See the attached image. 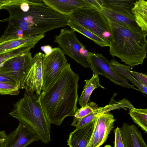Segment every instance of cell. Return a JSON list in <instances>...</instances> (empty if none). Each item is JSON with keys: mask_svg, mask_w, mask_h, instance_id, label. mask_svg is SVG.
I'll return each mask as SVG.
<instances>
[{"mask_svg": "<svg viewBox=\"0 0 147 147\" xmlns=\"http://www.w3.org/2000/svg\"><path fill=\"white\" fill-rule=\"evenodd\" d=\"M20 4L5 9L9 12V16L0 22H8V24L0 37L1 41L44 34L53 29L67 26L69 17L54 11L42 0H30V6Z\"/></svg>", "mask_w": 147, "mask_h": 147, "instance_id": "obj_1", "label": "cell"}, {"mask_svg": "<svg viewBox=\"0 0 147 147\" xmlns=\"http://www.w3.org/2000/svg\"><path fill=\"white\" fill-rule=\"evenodd\" d=\"M79 77L67 63L57 79L39 95L45 116L50 124L60 125L78 109V89Z\"/></svg>", "mask_w": 147, "mask_h": 147, "instance_id": "obj_2", "label": "cell"}, {"mask_svg": "<svg viewBox=\"0 0 147 147\" xmlns=\"http://www.w3.org/2000/svg\"><path fill=\"white\" fill-rule=\"evenodd\" d=\"M106 18L111 33L110 54L119 58L131 69L143 65L146 57L147 33L135 31Z\"/></svg>", "mask_w": 147, "mask_h": 147, "instance_id": "obj_3", "label": "cell"}, {"mask_svg": "<svg viewBox=\"0 0 147 147\" xmlns=\"http://www.w3.org/2000/svg\"><path fill=\"white\" fill-rule=\"evenodd\" d=\"M13 106V110L9 113L10 115L30 125L44 143L51 140L50 124L45 115L39 95L26 90L23 97Z\"/></svg>", "mask_w": 147, "mask_h": 147, "instance_id": "obj_4", "label": "cell"}, {"mask_svg": "<svg viewBox=\"0 0 147 147\" xmlns=\"http://www.w3.org/2000/svg\"><path fill=\"white\" fill-rule=\"evenodd\" d=\"M69 17L110 43L111 33L108 21L98 9L91 6L83 7L76 10Z\"/></svg>", "mask_w": 147, "mask_h": 147, "instance_id": "obj_5", "label": "cell"}, {"mask_svg": "<svg viewBox=\"0 0 147 147\" xmlns=\"http://www.w3.org/2000/svg\"><path fill=\"white\" fill-rule=\"evenodd\" d=\"M75 32L71 29L62 28L59 34L55 36L54 42L58 44L65 54L83 67L90 68L89 51L78 40Z\"/></svg>", "mask_w": 147, "mask_h": 147, "instance_id": "obj_6", "label": "cell"}, {"mask_svg": "<svg viewBox=\"0 0 147 147\" xmlns=\"http://www.w3.org/2000/svg\"><path fill=\"white\" fill-rule=\"evenodd\" d=\"M67 60L62 49L57 47L53 48L48 55H44L42 59L43 83L42 90L47 88L58 78Z\"/></svg>", "mask_w": 147, "mask_h": 147, "instance_id": "obj_7", "label": "cell"}, {"mask_svg": "<svg viewBox=\"0 0 147 147\" xmlns=\"http://www.w3.org/2000/svg\"><path fill=\"white\" fill-rule=\"evenodd\" d=\"M88 60L90 68L93 73L100 74L108 78L116 85H119L127 88H131L140 91L134 85L130 84L128 81L119 76L114 70L112 65L102 54H96L89 52Z\"/></svg>", "mask_w": 147, "mask_h": 147, "instance_id": "obj_8", "label": "cell"}, {"mask_svg": "<svg viewBox=\"0 0 147 147\" xmlns=\"http://www.w3.org/2000/svg\"><path fill=\"white\" fill-rule=\"evenodd\" d=\"M32 58L30 51L11 58L0 65V72L10 76L21 85L30 67Z\"/></svg>", "mask_w": 147, "mask_h": 147, "instance_id": "obj_9", "label": "cell"}, {"mask_svg": "<svg viewBox=\"0 0 147 147\" xmlns=\"http://www.w3.org/2000/svg\"><path fill=\"white\" fill-rule=\"evenodd\" d=\"M44 54L39 52L32 57L30 67L21 84V88L39 95L43 83L42 59Z\"/></svg>", "mask_w": 147, "mask_h": 147, "instance_id": "obj_10", "label": "cell"}, {"mask_svg": "<svg viewBox=\"0 0 147 147\" xmlns=\"http://www.w3.org/2000/svg\"><path fill=\"white\" fill-rule=\"evenodd\" d=\"M38 140L40 139L34 129L25 122L19 121L16 129L7 136L3 147H26Z\"/></svg>", "mask_w": 147, "mask_h": 147, "instance_id": "obj_11", "label": "cell"}, {"mask_svg": "<svg viewBox=\"0 0 147 147\" xmlns=\"http://www.w3.org/2000/svg\"><path fill=\"white\" fill-rule=\"evenodd\" d=\"M115 121L109 111L98 115L95 119L93 133L87 147H99L104 143L113 128Z\"/></svg>", "mask_w": 147, "mask_h": 147, "instance_id": "obj_12", "label": "cell"}, {"mask_svg": "<svg viewBox=\"0 0 147 147\" xmlns=\"http://www.w3.org/2000/svg\"><path fill=\"white\" fill-rule=\"evenodd\" d=\"M100 11L107 19L133 30L139 32H143L136 23L131 9L124 8L113 9L102 7Z\"/></svg>", "mask_w": 147, "mask_h": 147, "instance_id": "obj_13", "label": "cell"}, {"mask_svg": "<svg viewBox=\"0 0 147 147\" xmlns=\"http://www.w3.org/2000/svg\"><path fill=\"white\" fill-rule=\"evenodd\" d=\"M46 6L62 15L69 17L76 10L91 6L84 0H42Z\"/></svg>", "mask_w": 147, "mask_h": 147, "instance_id": "obj_14", "label": "cell"}, {"mask_svg": "<svg viewBox=\"0 0 147 147\" xmlns=\"http://www.w3.org/2000/svg\"><path fill=\"white\" fill-rule=\"evenodd\" d=\"M95 119L70 133L67 140V144L69 147H87L93 133Z\"/></svg>", "mask_w": 147, "mask_h": 147, "instance_id": "obj_15", "label": "cell"}, {"mask_svg": "<svg viewBox=\"0 0 147 147\" xmlns=\"http://www.w3.org/2000/svg\"><path fill=\"white\" fill-rule=\"evenodd\" d=\"M120 129L124 147H147L140 131L135 125L124 123Z\"/></svg>", "mask_w": 147, "mask_h": 147, "instance_id": "obj_16", "label": "cell"}, {"mask_svg": "<svg viewBox=\"0 0 147 147\" xmlns=\"http://www.w3.org/2000/svg\"><path fill=\"white\" fill-rule=\"evenodd\" d=\"M44 36V34H41L0 42V55L20 48H34L35 45Z\"/></svg>", "mask_w": 147, "mask_h": 147, "instance_id": "obj_17", "label": "cell"}, {"mask_svg": "<svg viewBox=\"0 0 147 147\" xmlns=\"http://www.w3.org/2000/svg\"><path fill=\"white\" fill-rule=\"evenodd\" d=\"M131 11L137 25L143 32L147 33V1H136Z\"/></svg>", "mask_w": 147, "mask_h": 147, "instance_id": "obj_18", "label": "cell"}, {"mask_svg": "<svg viewBox=\"0 0 147 147\" xmlns=\"http://www.w3.org/2000/svg\"><path fill=\"white\" fill-rule=\"evenodd\" d=\"M111 62L114 70L117 74L124 79L129 80L141 92L147 94V87L140 83L130 74L129 71L131 68L130 66L122 64L115 59H112Z\"/></svg>", "mask_w": 147, "mask_h": 147, "instance_id": "obj_19", "label": "cell"}, {"mask_svg": "<svg viewBox=\"0 0 147 147\" xmlns=\"http://www.w3.org/2000/svg\"><path fill=\"white\" fill-rule=\"evenodd\" d=\"M84 81L86 82L85 84L78 100L79 104L81 107L87 104L90 95L95 89L99 87L105 88L100 84L99 78L98 74L93 73L90 80H86Z\"/></svg>", "mask_w": 147, "mask_h": 147, "instance_id": "obj_20", "label": "cell"}, {"mask_svg": "<svg viewBox=\"0 0 147 147\" xmlns=\"http://www.w3.org/2000/svg\"><path fill=\"white\" fill-rule=\"evenodd\" d=\"M67 26L71 30L84 36L101 47H109V43L106 40L69 18L67 22Z\"/></svg>", "mask_w": 147, "mask_h": 147, "instance_id": "obj_21", "label": "cell"}, {"mask_svg": "<svg viewBox=\"0 0 147 147\" xmlns=\"http://www.w3.org/2000/svg\"><path fill=\"white\" fill-rule=\"evenodd\" d=\"M119 105L117 103L113 101L104 107H99L94 111L81 119L76 126V128L85 125L92 121L99 114L102 113L117 109Z\"/></svg>", "mask_w": 147, "mask_h": 147, "instance_id": "obj_22", "label": "cell"}, {"mask_svg": "<svg viewBox=\"0 0 147 147\" xmlns=\"http://www.w3.org/2000/svg\"><path fill=\"white\" fill-rule=\"evenodd\" d=\"M129 114L133 120L145 132L147 133V109L134 107L129 109Z\"/></svg>", "mask_w": 147, "mask_h": 147, "instance_id": "obj_23", "label": "cell"}, {"mask_svg": "<svg viewBox=\"0 0 147 147\" xmlns=\"http://www.w3.org/2000/svg\"><path fill=\"white\" fill-rule=\"evenodd\" d=\"M98 107L95 102L90 101L85 106L78 109L73 116V121L71 125L76 126L81 119L92 113Z\"/></svg>", "mask_w": 147, "mask_h": 147, "instance_id": "obj_24", "label": "cell"}, {"mask_svg": "<svg viewBox=\"0 0 147 147\" xmlns=\"http://www.w3.org/2000/svg\"><path fill=\"white\" fill-rule=\"evenodd\" d=\"M103 7L110 8H125L131 9L136 1L134 0H102Z\"/></svg>", "mask_w": 147, "mask_h": 147, "instance_id": "obj_25", "label": "cell"}, {"mask_svg": "<svg viewBox=\"0 0 147 147\" xmlns=\"http://www.w3.org/2000/svg\"><path fill=\"white\" fill-rule=\"evenodd\" d=\"M20 85L0 82V94L17 95L20 92Z\"/></svg>", "mask_w": 147, "mask_h": 147, "instance_id": "obj_26", "label": "cell"}, {"mask_svg": "<svg viewBox=\"0 0 147 147\" xmlns=\"http://www.w3.org/2000/svg\"><path fill=\"white\" fill-rule=\"evenodd\" d=\"M31 49L30 47H27L20 48L0 55V65L11 58L30 51Z\"/></svg>", "mask_w": 147, "mask_h": 147, "instance_id": "obj_27", "label": "cell"}, {"mask_svg": "<svg viewBox=\"0 0 147 147\" xmlns=\"http://www.w3.org/2000/svg\"><path fill=\"white\" fill-rule=\"evenodd\" d=\"M130 74L140 83L146 86H147V75L142 73L129 71Z\"/></svg>", "mask_w": 147, "mask_h": 147, "instance_id": "obj_28", "label": "cell"}, {"mask_svg": "<svg viewBox=\"0 0 147 147\" xmlns=\"http://www.w3.org/2000/svg\"><path fill=\"white\" fill-rule=\"evenodd\" d=\"M115 140L114 147H124L121 136L120 128L117 127L114 130Z\"/></svg>", "mask_w": 147, "mask_h": 147, "instance_id": "obj_29", "label": "cell"}, {"mask_svg": "<svg viewBox=\"0 0 147 147\" xmlns=\"http://www.w3.org/2000/svg\"><path fill=\"white\" fill-rule=\"evenodd\" d=\"M25 0H0V10L8 7L21 3Z\"/></svg>", "mask_w": 147, "mask_h": 147, "instance_id": "obj_30", "label": "cell"}, {"mask_svg": "<svg viewBox=\"0 0 147 147\" xmlns=\"http://www.w3.org/2000/svg\"><path fill=\"white\" fill-rule=\"evenodd\" d=\"M0 82L20 85L14 79L5 74L0 72Z\"/></svg>", "mask_w": 147, "mask_h": 147, "instance_id": "obj_31", "label": "cell"}, {"mask_svg": "<svg viewBox=\"0 0 147 147\" xmlns=\"http://www.w3.org/2000/svg\"><path fill=\"white\" fill-rule=\"evenodd\" d=\"M91 6L94 7L100 11L102 8V0H84Z\"/></svg>", "mask_w": 147, "mask_h": 147, "instance_id": "obj_32", "label": "cell"}, {"mask_svg": "<svg viewBox=\"0 0 147 147\" xmlns=\"http://www.w3.org/2000/svg\"><path fill=\"white\" fill-rule=\"evenodd\" d=\"M41 49L44 51L45 55H47L50 54L52 51L53 49L50 45H45L41 47Z\"/></svg>", "mask_w": 147, "mask_h": 147, "instance_id": "obj_33", "label": "cell"}, {"mask_svg": "<svg viewBox=\"0 0 147 147\" xmlns=\"http://www.w3.org/2000/svg\"><path fill=\"white\" fill-rule=\"evenodd\" d=\"M6 136L5 131H0V147H3Z\"/></svg>", "mask_w": 147, "mask_h": 147, "instance_id": "obj_34", "label": "cell"}, {"mask_svg": "<svg viewBox=\"0 0 147 147\" xmlns=\"http://www.w3.org/2000/svg\"><path fill=\"white\" fill-rule=\"evenodd\" d=\"M111 146L109 145H107L105 146L104 147H111Z\"/></svg>", "mask_w": 147, "mask_h": 147, "instance_id": "obj_35", "label": "cell"}, {"mask_svg": "<svg viewBox=\"0 0 147 147\" xmlns=\"http://www.w3.org/2000/svg\"></svg>", "mask_w": 147, "mask_h": 147, "instance_id": "obj_36", "label": "cell"}]
</instances>
